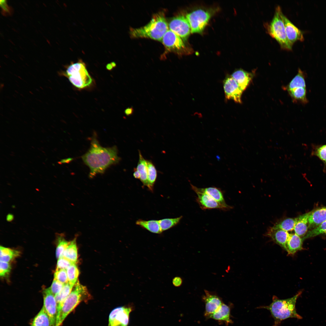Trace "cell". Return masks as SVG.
<instances>
[{"label": "cell", "instance_id": "18", "mask_svg": "<svg viewBox=\"0 0 326 326\" xmlns=\"http://www.w3.org/2000/svg\"><path fill=\"white\" fill-rule=\"evenodd\" d=\"M253 75L251 73L240 69L234 72L231 77L236 82L243 91L251 82L253 77Z\"/></svg>", "mask_w": 326, "mask_h": 326}, {"label": "cell", "instance_id": "47", "mask_svg": "<svg viewBox=\"0 0 326 326\" xmlns=\"http://www.w3.org/2000/svg\"><path fill=\"white\" fill-rule=\"evenodd\" d=\"M113 68L110 63H108L106 66L107 69L109 70H111Z\"/></svg>", "mask_w": 326, "mask_h": 326}, {"label": "cell", "instance_id": "14", "mask_svg": "<svg viewBox=\"0 0 326 326\" xmlns=\"http://www.w3.org/2000/svg\"><path fill=\"white\" fill-rule=\"evenodd\" d=\"M202 297L205 307V315L208 318L215 312L223 303L221 298L215 292L204 290Z\"/></svg>", "mask_w": 326, "mask_h": 326}, {"label": "cell", "instance_id": "19", "mask_svg": "<svg viewBox=\"0 0 326 326\" xmlns=\"http://www.w3.org/2000/svg\"><path fill=\"white\" fill-rule=\"evenodd\" d=\"M197 188L199 190L209 195L223 206L228 208L229 209L232 208L231 206L226 203L224 199L223 193L220 188L215 187L203 188L197 187Z\"/></svg>", "mask_w": 326, "mask_h": 326}, {"label": "cell", "instance_id": "34", "mask_svg": "<svg viewBox=\"0 0 326 326\" xmlns=\"http://www.w3.org/2000/svg\"><path fill=\"white\" fill-rule=\"evenodd\" d=\"M182 218V216L174 218H167L158 220L159 225L163 232L178 224Z\"/></svg>", "mask_w": 326, "mask_h": 326}, {"label": "cell", "instance_id": "25", "mask_svg": "<svg viewBox=\"0 0 326 326\" xmlns=\"http://www.w3.org/2000/svg\"><path fill=\"white\" fill-rule=\"evenodd\" d=\"M74 286L68 282L64 284L61 291L55 296L57 303V313L60 310L64 301L72 292Z\"/></svg>", "mask_w": 326, "mask_h": 326}, {"label": "cell", "instance_id": "41", "mask_svg": "<svg viewBox=\"0 0 326 326\" xmlns=\"http://www.w3.org/2000/svg\"><path fill=\"white\" fill-rule=\"evenodd\" d=\"M0 266L1 276L4 277L10 273L11 268V265L8 263L0 261Z\"/></svg>", "mask_w": 326, "mask_h": 326}, {"label": "cell", "instance_id": "26", "mask_svg": "<svg viewBox=\"0 0 326 326\" xmlns=\"http://www.w3.org/2000/svg\"><path fill=\"white\" fill-rule=\"evenodd\" d=\"M30 326H50L49 318L43 306L33 319Z\"/></svg>", "mask_w": 326, "mask_h": 326}, {"label": "cell", "instance_id": "31", "mask_svg": "<svg viewBox=\"0 0 326 326\" xmlns=\"http://www.w3.org/2000/svg\"><path fill=\"white\" fill-rule=\"evenodd\" d=\"M0 261L8 263L19 256V251L0 246Z\"/></svg>", "mask_w": 326, "mask_h": 326}, {"label": "cell", "instance_id": "16", "mask_svg": "<svg viewBox=\"0 0 326 326\" xmlns=\"http://www.w3.org/2000/svg\"><path fill=\"white\" fill-rule=\"evenodd\" d=\"M326 221V206L319 208L309 212V230L318 226Z\"/></svg>", "mask_w": 326, "mask_h": 326}, {"label": "cell", "instance_id": "30", "mask_svg": "<svg viewBox=\"0 0 326 326\" xmlns=\"http://www.w3.org/2000/svg\"><path fill=\"white\" fill-rule=\"evenodd\" d=\"M148 167V179L147 187L151 191H153V187L157 177V171L156 168L151 161L147 160Z\"/></svg>", "mask_w": 326, "mask_h": 326}, {"label": "cell", "instance_id": "20", "mask_svg": "<svg viewBox=\"0 0 326 326\" xmlns=\"http://www.w3.org/2000/svg\"><path fill=\"white\" fill-rule=\"evenodd\" d=\"M302 238L295 233L289 234L286 247V250L288 254L293 255L297 251L302 249Z\"/></svg>", "mask_w": 326, "mask_h": 326}, {"label": "cell", "instance_id": "1", "mask_svg": "<svg viewBox=\"0 0 326 326\" xmlns=\"http://www.w3.org/2000/svg\"><path fill=\"white\" fill-rule=\"evenodd\" d=\"M82 158L90 169L89 177L91 178L97 174H103L109 167L118 164L120 159L118 155L116 146L102 147L95 133L91 138L90 148Z\"/></svg>", "mask_w": 326, "mask_h": 326}, {"label": "cell", "instance_id": "28", "mask_svg": "<svg viewBox=\"0 0 326 326\" xmlns=\"http://www.w3.org/2000/svg\"><path fill=\"white\" fill-rule=\"evenodd\" d=\"M62 256L73 263L75 264L77 262L78 253L75 238L69 242L63 253Z\"/></svg>", "mask_w": 326, "mask_h": 326}, {"label": "cell", "instance_id": "38", "mask_svg": "<svg viewBox=\"0 0 326 326\" xmlns=\"http://www.w3.org/2000/svg\"><path fill=\"white\" fill-rule=\"evenodd\" d=\"M65 284L68 282L66 270L65 269L56 270L54 274V279Z\"/></svg>", "mask_w": 326, "mask_h": 326}, {"label": "cell", "instance_id": "42", "mask_svg": "<svg viewBox=\"0 0 326 326\" xmlns=\"http://www.w3.org/2000/svg\"><path fill=\"white\" fill-rule=\"evenodd\" d=\"M183 283L182 278L180 276H176L172 279V283L174 286L175 287H179L181 286Z\"/></svg>", "mask_w": 326, "mask_h": 326}, {"label": "cell", "instance_id": "6", "mask_svg": "<svg viewBox=\"0 0 326 326\" xmlns=\"http://www.w3.org/2000/svg\"><path fill=\"white\" fill-rule=\"evenodd\" d=\"M64 75L68 78L73 85L79 88L89 86L92 82L85 63L82 60L69 65L64 73Z\"/></svg>", "mask_w": 326, "mask_h": 326}, {"label": "cell", "instance_id": "40", "mask_svg": "<svg viewBox=\"0 0 326 326\" xmlns=\"http://www.w3.org/2000/svg\"><path fill=\"white\" fill-rule=\"evenodd\" d=\"M64 284L54 279L51 285L49 288L51 292L55 296L62 290Z\"/></svg>", "mask_w": 326, "mask_h": 326}, {"label": "cell", "instance_id": "4", "mask_svg": "<svg viewBox=\"0 0 326 326\" xmlns=\"http://www.w3.org/2000/svg\"><path fill=\"white\" fill-rule=\"evenodd\" d=\"M87 288L78 281L75 283L72 291L64 301L57 313L56 326H61L67 316L81 302L87 301L90 298Z\"/></svg>", "mask_w": 326, "mask_h": 326}, {"label": "cell", "instance_id": "43", "mask_svg": "<svg viewBox=\"0 0 326 326\" xmlns=\"http://www.w3.org/2000/svg\"><path fill=\"white\" fill-rule=\"evenodd\" d=\"M0 4L3 9V11L5 13H9L10 11L9 8L7 5L5 1L2 0L0 1Z\"/></svg>", "mask_w": 326, "mask_h": 326}, {"label": "cell", "instance_id": "45", "mask_svg": "<svg viewBox=\"0 0 326 326\" xmlns=\"http://www.w3.org/2000/svg\"><path fill=\"white\" fill-rule=\"evenodd\" d=\"M134 177L136 179H140V175L139 172L137 170L136 168L134 169V172L133 173Z\"/></svg>", "mask_w": 326, "mask_h": 326}, {"label": "cell", "instance_id": "23", "mask_svg": "<svg viewBox=\"0 0 326 326\" xmlns=\"http://www.w3.org/2000/svg\"><path fill=\"white\" fill-rule=\"evenodd\" d=\"M294 102H299L306 104L308 102L307 98L306 88L300 87L288 91Z\"/></svg>", "mask_w": 326, "mask_h": 326}, {"label": "cell", "instance_id": "24", "mask_svg": "<svg viewBox=\"0 0 326 326\" xmlns=\"http://www.w3.org/2000/svg\"><path fill=\"white\" fill-rule=\"evenodd\" d=\"M136 223L143 228L154 233L161 234L162 232L158 220L146 221L140 219L137 220Z\"/></svg>", "mask_w": 326, "mask_h": 326}, {"label": "cell", "instance_id": "29", "mask_svg": "<svg viewBox=\"0 0 326 326\" xmlns=\"http://www.w3.org/2000/svg\"><path fill=\"white\" fill-rule=\"evenodd\" d=\"M305 77L304 72L299 69L298 73L287 86V91L297 88H306Z\"/></svg>", "mask_w": 326, "mask_h": 326}, {"label": "cell", "instance_id": "22", "mask_svg": "<svg viewBox=\"0 0 326 326\" xmlns=\"http://www.w3.org/2000/svg\"><path fill=\"white\" fill-rule=\"evenodd\" d=\"M309 215L308 212L296 218L294 230L295 233L301 238L305 236L309 230Z\"/></svg>", "mask_w": 326, "mask_h": 326}, {"label": "cell", "instance_id": "2", "mask_svg": "<svg viewBox=\"0 0 326 326\" xmlns=\"http://www.w3.org/2000/svg\"><path fill=\"white\" fill-rule=\"evenodd\" d=\"M301 293L299 292L293 297L284 299L274 296L270 305L257 308L266 309L270 312L274 320L273 326H279L282 321L289 318L302 319V317L297 313L296 308L297 299Z\"/></svg>", "mask_w": 326, "mask_h": 326}, {"label": "cell", "instance_id": "17", "mask_svg": "<svg viewBox=\"0 0 326 326\" xmlns=\"http://www.w3.org/2000/svg\"><path fill=\"white\" fill-rule=\"evenodd\" d=\"M289 233L284 230L273 227L269 230L267 233L269 236L276 244L286 250V245Z\"/></svg>", "mask_w": 326, "mask_h": 326}, {"label": "cell", "instance_id": "8", "mask_svg": "<svg viewBox=\"0 0 326 326\" xmlns=\"http://www.w3.org/2000/svg\"><path fill=\"white\" fill-rule=\"evenodd\" d=\"M168 28L179 37L183 41L187 39L191 29L186 17L179 15L173 18L168 24Z\"/></svg>", "mask_w": 326, "mask_h": 326}, {"label": "cell", "instance_id": "36", "mask_svg": "<svg viewBox=\"0 0 326 326\" xmlns=\"http://www.w3.org/2000/svg\"><path fill=\"white\" fill-rule=\"evenodd\" d=\"M322 234H326V221L316 228L308 230L305 236L302 238L304 241L305 239Z\"/></svg>", "mask_w": 326, "mask_h": 326}, {"label": "cell", "instance_id": "35", "mask_svg": "<svg viewBox=\"0 0 326 326\" xmlns=\"http://www.w3.org/2000/svg\"><path fill=\"white\" fill-rule=\"evenodd\" d=\"M66 272L68 282L74 285L77 282L79 273L77 266L75 264H73L67 269Z\"/></svg>", "mask_w": 326, "mask_h": 326}, {"label": "cell", "instance_id": "46", "mask_svg": "<svg viewBox=\"0 0 326 326\" xmlns=\"http://www.w3.org/2000/svg\"><path fill=\"white\" fill-rule=\"evenodd\" d=\"M71 160V158H67L66 159H63L61 160L60 161L58 162V163L60 164H62L64 163H68V162L70 161Z\"/></svg>", "mask_w": 326, "mask_h": 326}, {"label": "cell", "instance_id": "13", "mask_svg": "<svg viewBox=\"0 0 326 326\" xmlns=\"http://www.w3.org/2000/svg\"><path fill=\"white\" fill-rule=\"evenodd\" d=\"M223 88L226 98L241 103V97L243 91L236 82L231 76L226 78L223 82Z\"/></svg>", "mask_w": 326, "mask_h": 326}, {"label": "cell", "instance_id": "27", "mask_svg": "<svg viewBox=\"0 0 326 326\" xmlns=\"http://www.w3.org/2000/svg\"><path fill=\"white\" fill-rule=\"evenodd\" d=\"M139 160L136 169L140 175V180L143 185L147 186L148 179V167L147 160L143 157L139 151Z\"/></svg>", "mask_w": 326, "mask_h": 326}, {"label": "cell", "instance_id": "9", "mask_svg": "<svg viewBox=\"0 0 326 326\" xmlns=\"http://www.w3.org/2000/svg\"><path fill=\"white\" fill-rule=\"evenodd\" d=\"M161 42L167 51L168 52L179 53L186 48L183 40L170 30L164 35Z\"/></svg>", "mask_w": 326, "mask_h": 326}, {"label": "cell", "instance_id": "32", "mask_svg": "<svg viewBox=\"0 0 326 326\" xmlns=\"http://www.w3.org/2000/svg\"><path fill=\"white\" fill-rule=\"evenodd\" d=\"M296 218H288L276 223L273 227L287 232L294 230L296 221Z\"/></svg>", "mask_w": 326, "mask_h": 326}, {"label": "cell", "instance_id": "10", "mask_svg": "<svg viewBox=\"0 0 326 326\" xmlns=\"http://www.w3.org/2000/svg\"><path fill=\"white\" fill-rule=\"evenodd\" d=\"M44 307L50 322V326H55L57 315V305L55 296L49 288L43 291Z\"/></svg>", "mask_w": 326, "mask_h": 326}, {"label": "cell", "instance_id": "3", "mask_svg": "<svg viewBox=\"0 0 326 326\" xmlns=\"http://www.w3.org/2000/svg\"><path fill=\"white\" fill-rule=\"evenodd\" d=\"M168 30V24L165 14L160 12L154 15L150 22L144 26L131 29L130 34L133 38H148L161 41Z\"/></svg>", "mask_w": 326, "mask_h": 326}, {"label": "cell", "instance_id": "44", "mask_svg": "<svg viewBox=\"0 0 326 326\" xmlns=\"http://www.w3.org/2000/svg\"><path fill=\"white\" fill-rule=\"evenodd\" d=\"M133 109L132 107H128L125 109L124 113L127 116H129L133 113Z\"/></svg>", "mask_w": 326, "mask_h": 326}, {"label": "cell", "instance_id": "39", "mask_svg": "<svg viewBox=\"0 0 326 326\" xmlns=\"http://www.w3.org/2000/svg\"><path fill=\"white\" fill-rule=\"evenodd\" d=\"M74 263L63 256L61 257L58 259L56 270L62 269L66 270L69 266Z\"/></svg>", "mask_w": 326, "mask_h": 326}, {"label": "cell", "instance_id": "37", "mask_svg": "<svg viewBox=\"0 0 326 326\" xmlns=\"http://www.w3.org/2000/svg\"><path fill=\"white\" fill-rule=\"evenodd\" d=\"M69 242L65 240L63 237L58 239V245L56 250V256L57 259L62 256L63 253L68 246Z\"/></svg>", "mask_w": 326, "mask_h": 326}, {"label": "cell", "instance_id": "7", "mask_svg": "<svg viewBox=\"0 0 326 326\" xmlns=\"http://www.w3.org/2000/svg\"><path fill=\"white\" fill-rule=\"evenodd\" d=\"M186 18L190 25L191 33H200L204 29L210 17V14L201 9L187 14Z\"/></svg>", "mask_w": 326, "mask_h": 326}, {"label": "cell", "instance_id": "48", "mask_svg": "<svg viewBox=\"0 0 326 326\" xmlns=\"http://www.w3.org/2000/svg\"><path fill=\"white\" fill-rule=\"evenodd\" d=\"M110 64H111V65H112V66H113V68L115 67H116V64L115 62H112L110 63Z\"/></svg>", "mask_w": 326, "mask_h": 326}, {"label": "cell", "instance_id": "33", "mask_svg": "<svg viewBox=\"0 0 326 326\" xmlns=\"http://www.w3.org/2000/svg\"><path fill=\"white\" fill-rule=\"evenodd\" d=\"M311 155L316 156L326 166V144L321 145H312Z\"/></svg>", "mask_w": 326, "mask_h": 326}, {"label": "cell", "instance_id": "12", "mask_svg": "<svg viewBox=\"0 0 326 326\" xmlns=\"http://www.w3.org/2000/svg\"><path fill=\"white\" fill-rule=\"evenodd\" d=\"M191 189L197 194L196 201L203 210L219 209L224 210H229L220 204L209 195L199 190L197 187L190 184Z\"/></svg>", "mask_w": 326, "mask_h": 326}, {"label": "cell", "instance_id": "5", "mask_svg": "<svg viewBox=\"0 0 326 326\" xmlns=\"http://www.w3.org/2000/svg\"><path fill=\"white\" fill-rule=\"evenodd\" d=\"M282 11L280 7L276 8L273 18L269 23H265L264 27L267 33L275 39L283 49L290 50L292 45L287 37L284 24L281 16Z\"/></svg>", "mask_w": 326, "mask_h": 326}, {"label": "cell", "instance_id": "21", "mask_svg": "<svg viewBox=\"0 0 326 326\" xmlns=\"http://www.w3.org/2000/svg\"><path fill=\"white\" fill-rule=\"evenodd\" d=\"M208 318L218 321H224L227 324L232 322L231 319L230 307L223 303Z\"/></svg>", "mask_w": 326, "mask_h": 326}, {"label": "cell", "instance_id": "15", "mask_svg": "<svg viewBox=\"0 0 326 326\" xmlns=\"http://www.w3.org/2000/svg\"><path fill=\"white\" fill-rule=\"evenodd\" d=\"M281 16L283 21L288 40L291 45L297 40L302 41L304 40L303 32L295 25L283 12Z\"/></svg>", "mask_w": 326, "mask_h": 326}, {"label": "cell", "instance_id": "11", "mask_svg": "<svg viewBox=\"0 0 326 326\" xmlns=\"http://www.w3.org/2000/svg\"><path fill=\"white\" fill-rule=\"evenodd\" d=\"M131 311V308L124 307L114 309L109 315L108 326H127Z\"/></svg>", "mask_w": 326, "mask_h": 326}]
</instances>
